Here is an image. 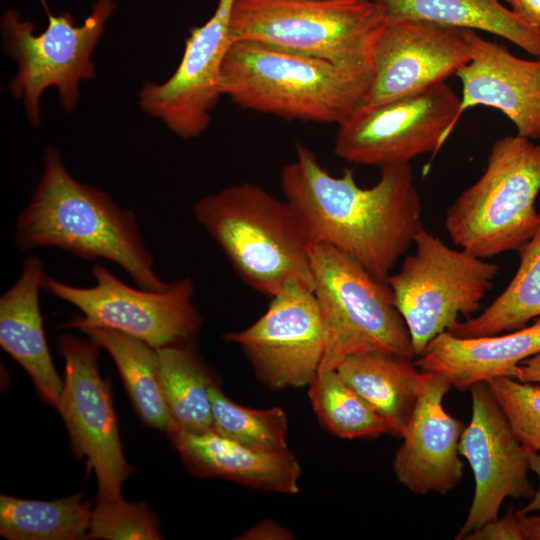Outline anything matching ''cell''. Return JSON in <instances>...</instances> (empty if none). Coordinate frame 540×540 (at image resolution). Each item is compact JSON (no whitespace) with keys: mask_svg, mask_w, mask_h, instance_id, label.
Returning <instances> with one entry per match:
<instances>
[{"mask_svg":"<svg viewBox=\"0 0 540 540\" xmlns=\"http://www.w3.org/2000/svg\"><path fill=\"white\" fill-rule=\"evenodd\" d=\"M281 188L312 242L333 246L382 282L424 227L409 164L381 168L377 183L363 188L351 169L333 176L310 148L297 144L295 159L282 169Z\"/></svg>","mask_w":540,"mask_h":540,"instance_id":"obj_1","label":"cell"},{"mask_svg":"<svg viewBox=\"0 0 540 540\" xmlns=\"http://www.w3.org/2000/svg\"><path fill=\"white\" fill-rule=\"evenodd\" d=\"M14 244L22 252L56 247L87 261L108 260L143 289L164 291L170 286L155 271L135 214L76 180L54 146L44 151L43 172L18 215Z\"/></svg>","mask_w":540,"mask_h":540,"instance_id":"obj_2","label":"cell"},{"mask_svg":"<svg viewBox=\"0 0 540 540\" xmlns=\"http://www.w3.org/2000/svg\"><path fill=\"white\" fill-rule=\"evenodd\" d=\"M371 83L368 65H347L248 41L231 42L222 94L246 110L340 125L359 110Z\"/></svg>","mask_w":540,"mask_h":540,"instance_id":"obj_3","label":"cell"},{"mask_svg":"<svg viewBox=\"0 0 540 540\" xmlns=\"http://www.w3.org/2000/svg\"><path fill=\"white\" fill-rule=\"evenodd\" d=\"M193 214L255 291L272 297L293 280L313 290L312 241L286 199L244 182L199 199Z\"/></svg>","mask_w":540,"mask_h":540,"instance_id":"obj_4","label":"cell"},{"mask_svg":"<svg viewBox=\"0 0 540 540\" xmlns=\"http://www.w3.org/2000/svg\"><path fill=\"white\" fill-rule=\"evenodd\" d=\"M539 193L540 144L504 136L493 143L479 179L448 207L446 230L454 244L477 257L518 251L539 226Z\"/></svg>","mask_w":540,"mask_h":540,"instance_id":"obj_5","label":"cell"},{"mask_svg":"<svg viewBox=\"0 0 540 540\" xmlns=\"http://www.w3.org/2000/svg\"><path fill=\"white\" fill-rule=\"evenodd\" d=\"M385 18V9L376 0H235L230 41L369 66Z\"/></svg>","mask_w":540,"mask_h":540,"instance_id":"obj_6","label":"cell"},{"mask_svg":"<svg viewBox=\"0 0 540 540\" xmlns=\"http://www.w3.org/2000/svg\"><path fill=\"white\" fill-rule=\"evenodd\" d=\"M309 254L313 292L327 335L320 370L336 369L349 355L366 351L415 357L409 331L386 282L328 244L312 242Z\"/></svg>","mask_w":540,"mask_h":540,"instance_id":"obj_7","label":"cell"},{"mask_svg":"<svg viewBox=\"0 0 540 540\" xmlns=\"http://www.w3.org/2000/svg\"><path fill=\"white\" fill-rule=\"evenodd\" d=\"M414 252L386 283L418 357L435 337L449 331L459 316H469L499 273V266L464 249L448 246L424 227L414 239Z\"/></svg>","mask_w":540,"mask_h":540,"instance_id":"obj_8","label":"cell"},{"mask_svg":"<svg viewBox=\"0 0 540 540\" xmlns=\"http://www.w3.org/2000/svg\"><path fill=\"white\" fill-rule=\"evenodd\" d=\"M40 1L48 18L41 33H35L34 24L23 20L14 9L5 10L1 20L5 51L17 63L8 86L23 102L33 125L40 123V98L49 87H56L66 111L76 108L79 83L94 77L92 53L116 9L113 0H97L78 26L70 13L55 15L46 0Z\"/></svg>","mask_w":540,"mask_h":540,"instance_id":"obj_9","label":"cell"},{"mask_svg":"<svg viewBox=\"0 0 540 540\" xmlns=\"http://www.w3.org/2000/svg\"><path fill=\"white\" fill-rule=\"evenodd\" d=\"M92 275L96 284L82 288L44 273L42 289L83 314L63 327L111 328L161 348L192 341L202 324L193 302L195 286L191 278L170 283L164 291H151L129 286L101 264L93 265Z\"/></svg>","mask_w":540,"mask_h":540,"instance_id":"obj_10","label":"cell"},{"mask_svg":"<svg viewBox=\"0 0 540 540\" xmlns=\"http://www.w3.org/2000/svg\"><path fill=\"white\" fill-rule=\"evenodd\" d=\"M460 97L446 82L378 105L362 107L341 123L334 152L362 166L408 164L436 153L455 128Z\"/></svg>","mask_w":540,"mask_h":540,"instance_id":"obj_11","label":"cell"},{"mask_svg":"<svg viewBox=\"0 0 540 540\" xmlns=\"http://www.w3.org/2000/svg\"><path fill=\"white\" fill-rule=\"evenodd\" d=\"M98 347L92 339L59 337L58 353L65 362V375L57 408L75 456L86 457L95 472L97 499L114 500L122 497V484L133 469L123 453L109 386L99 371Z\"/></svg>","mask_w":540,"mask_h":540,"instance_id":"obj_12","label":"cell"},{"mask_svg":"<svg viewBox=\"0 0 540 540\" xmlns=\"http://www.w3.org/2000/svg\"><path fill=\"white\" fill-rule=\"evenodd\" d=\"M249 327L226 334L239 346L257 376L273 389L309 386L320 371L326 327L316 296L299 281H289Z\"/></svg>","mask_w":540,"mask_h":540,"instance_id":"obj_13","label":"cell"},{"mask_svg":"<svg viewBox=\"0 0 540 540\" xmlns=\"http://www.w3.org/2000/svg\"><path fill=\"white\" fill-rule=\"evenodd\" d=\"M469 60L466 29L386 15L373 42L371 83L362 107L444 82Z\"/></svg>","mask_w":540,"mask_h":540,"instance_id":"obj_14","label":"cell"},{"mask_svg":"<svg viewBox=\"0 0 540 540\" xmlns=\"http://www.w3.org/2000/svg\"><path fill=\"white\" fill-rule=\"evenodd\" d=\"M470 389L472 415L459 453L473 471L475 493L456 540L498 519L507 497L531 499L536 491L528 478L530 451L517 439L488 384L478 382Z\"/></svg>","mask_w":540,"mask_h":540,"instance_id":"obj_15","label":"cell"},{"mask_svg":"<svg viewBox=\"0 0 540 540\" xmlns=\"http://www.w3.org/2000/svg\"><path fill=\"white\" fill-rule=\"evenodd\" d=\"M234 2L218 0L213 15L190 30L175 72L162 83H145L140 90L141 108L184 139L198 137L207 129L211 111L223 95L221 68L231 44Z\"/></svg>","mask_w":540,"mask_h":540,"instance_id":"obj_16","label":"cell"},{"mask_svg":"<svg viewBox=\"0 0 540 540\" xmlns=\"http://www.w3.org/2000/svg\"><path fill=\"white\" fill-rule=\"evenodd\" d=\"M418 400L397 450L393 470L415 494H446L463 477L459 442L464 424L443 406L452 387L443 375L425 372Z\"/></svg>","mask_w":540,"mask_h":540,"instance_id":"obj_17","label":"cell"},{"mask_svg":"<svg viewBox=\"0 0 540 540\" xmlns=\"http://www.w3.org/2000/svg\"><path fill=\"white\" fill-rule=\"evenodd\" d=\"M470 60L456 75L462 84L458 117L477 105L501 111L517 134L540 140V58L522 59L504 45L466 29Z\"/></svg>","mask_w":540,"mask_h":540,"instance_id":"obj_18","label":"cell"},{"mask_svg":"<svg viewBox=\"0 0 540 540\" xmlns=\"http://www.w3.org/2000/svg\"><path fill=\"white\" fill-rule=\"evenodd\" d=\"M167 434L187 469L199 477H218L267 492H299L301 467L289 450L265 452L230 440L214 430Z\"/></svg>","mask_w":540,"mask_h":540,"instance_id":"obj_19","label":"cell"},{"mask_svg":"<svg viewBox=\"0 0 540 540\" xmlns=\"http://www.w3.org/2000/svg\"><path fill=\"white\" fill-rule=\"evenodd\" d=\"M540 353V317L507 334L458 337L446 331L435 337L417 357L416 366L446 377L466 391L496 377L515 378L518 365Z\"/></svg>","mask_w":540,"mask_h":540,"instance_id":"obj_20","label":"cell"},{"mask_svg":"<svg viewBox=\"0 0 540 540\" xmlns=\"http://www.w3.org/2000/svg\"><path fill=\"white\" fill-rule=\"evenodd\" d=\"M42 261L25 259L19 278L0 298V345L31 376L37 390L57 408L63 381L45 337L39 304Z\"/></svg>","mask_w":540,"mask_h":540,"instance_id":"obj_21","label":"cell"},{"mask_svg":"<svg viewBox=\"0 0 540 540\" xmlns=\"http://www.w3.org/2000/svg\"><path fill=\"white\" fill-rule=\"evenodd\" d=\"M341 378L403 437L415 409L424 371L411 358L383 351L346 357L336 368Z\"/></svg>","mask_w":540,"mask_h":540,"instance_id":"obj_22","label":"cell"},{"mask_svg":"<svg viewBox=\"0 0 540 540\" xmlns=\"http://www.w3.org/2000/svg\"><path fill=\"white\" fill-rule=\"evenodd\" d=\"M387 16L481 30L540 58V31L521 21L500 0H376Z\"/></svg>","mask_w":540,"mask_h":540,"instance_id":"obj_23","label":"cell"},{"mask_svg":"<svg viewBox=\"0 0 540 540\" xmlns=\"http://www.w3.org/2000/svg\"><path fill=\"white\" fill-rule=\"evenodd\" d=\"M81 331L110 354L142 421L167 432L172 419L161 387L156 348L111 328L90 327Z\"/></svg>","mask_w":540,"mask_h":540,"instance_id":"obj_24","label":"cell"},{"mask_svg":"<svg viewBox=\"0 0 540 540\" xmlns=\"http://www.w3.org/2000/svg\"><path fill=\"white\" fill-rule=\"evenodd\" d=\"M159 377L171 428L190 433L213 429L209 387L215 382L192 341L156 348Z\"/></svg>","mask_w":540,"mask_h":540,"instance_id":"obj_25","label":"cell"},{"mask_svg":"<svg viewBox=\"0 0 540 540\" xmlns=\"http://www.w3.org/2000/svg\"><path fill=\"white\" fill-rule=\"evenodd\" d=\"M516 273L502 293L479 315L457 321L448 331L458 337H480L522 328L540 317V223L518 250Z\"/></svg>","mask_w":540,"mask_h":540,"instance_id":"obj_26","label":"cell"},{"mask_svg":"<svg viewBox=\"0 0 540 540\" xmlns=\"http://www.w3.org/2000/svg\"><path fill=\"white\" fill-rule=\"evenodd\" d=\"M92 510L82 494L52 501L0 497V534L10 540L87 539Z\"/></svg>","mask_w":540,"mask_h":540,"instance_id":"obj_27","label":"cell"},{"mask_svg":"<svg viewBox=\"0 0 540 540\" xmlns=\"http://www.w3.org/2000/svg\"><path fill=\"white\" fill-rule=\"evenodd\" d=\"M308 395L319 420L334 435L371 438L393 434L390 425L339 375L320 370L309 384Z\"/></svg>","mask_w":540,"mask_h":540,"instance_id":"obj_28","label":"cell"},{"mask_svg":"<svg viewBox=\"0 0 540 540\" xmlns=\"http://www.w3.org/2000/svg\"><path fill=\"white\" fill-rule=\"evenodd\" d=\"M213 429L251 449L265 452L288 449V420L283 409H254L229 399L216 382L209 387Z\"/></svg>","mask_w":540,"mask_h":540,"instance_id":"obj_29","label":"cell"},{"mask_svg":"<svg viewBox=\"0 0 540 540\" xmlns=\"http://www.w3.org/2000/svg\"><path fill=\"white\" fill-rule=\"evenodd\" d=\"M520 443L540 454V384L512 377L486 381Z\"/></svg>","mask_w":540,"mask_h":540,"instance_id":"obj_30","label":"cell"},{"mask_svg":"<svg viewBox=\"0 0 540 540\" xmlns=\"http://www.w3.org/2000/svg\"><path fill=\"white\" fill-rule=\"evenodd\" d=\"M87 539H162L156 515L145 503L97 499Z\"/></svg>","mask_w":540,"mask_h":540,"instance_id":"obj_31","label":"cell"},{"mask_svg":"<svg viewBox=\"0 0 540 540\" xmlns=\"http://www.w3.org/2000/svg\"><path fill=\"white\" fill-rule=\"evenodd\" d=\"M464 540H525L513 506L501 519L493 520L473 531Z\"/></svg>","mask_w":540,"mask_h":540,"instance_id":"obj_32","label":"cell"},{"mask_svg":"<svg viewBox=\"0 0 540 540\" xmlns=\"http://www.w3.org/2000/svg\"><path fill=\"white\" fill-rule=\"evenodd\" d=\"M292 533L272 520H263L246 530L238 539L244 540H288Z\"/></svg>","mask_w":540,"mask_h":540,"instance_id":"obj_33","label":"cell"},{"mask_svg":"<svg viewBox=\"0 0 540 540\" xmlns=\"http://www.w3.org/2000/svg\"><path fill=\"white\" fill-rule=\"evenodd\" d=\"M525 24L540 31V0H505Z\"/></svg>","mask_w":540,"mask_h":540,"instance_id":"obj_34","label":"cell"},{"mask_svg":"<svg viewBox=\"0 0 540 540\" xmlns=\"http://www.w3.org/2000/svg\"><path fill=\"white\" fill-rule=\"evenodd\" d=\"M515 379L540 384V353L525 359L518 365Z\"/></svg>","mask_w":540,"mask_h":540,"instance_id":"obj_35","label":"cell"},{"mask_svg":"<svg viewBox=\"0 0 540 540\" xmlns=\"http://www.w3.org/2000/svg\"><path fill=\"white\" fill-rule=\"evenodd\" d=\"M529 460L531 471L538 477L539 485L528 504L516 511L518 514H531L532 512L540 511V454L530 451Z\"/></svg>","mask_w":540,"mask_h":540,"instance_id":"obj_36","label":"cell"},{"mask_svg":"<svg viewBox=\"0 0 540 540\" xmlns=\"http://www.w3.org/2000/svg\"><path fill=\"white\" fill-rule=\"evenodd\" d=\"M525 540H540V515L516 513Z\"/></svg>","mask_w":540,"mask_h":540,"instance_id":"obj_37","label":"cell"}]
</instances>
